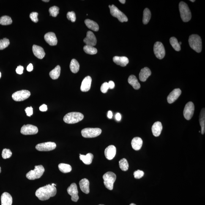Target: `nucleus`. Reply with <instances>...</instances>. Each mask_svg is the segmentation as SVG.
I'll use <instances>...</instances> for the list:
<instances>
[{"label":"nucleus","mask_w":205,"mask_h":205,"mask_svg":"<svg viewBox=\"0 0 205 205\" xmlns=\"http://www.w3.org/2000/svg\"><path fill=\"white\" fill-rule=\"evenodd\" d=\"M12 152L10 149H4L3 150L2 156L3 158L6 159L9 158L12 155Z\"/></svg>","instance_id":"41"},{"label":"nucleus","mask_w":205,"mask_h":205,"mask_svg":"<svg viewBox=\"0 0 205 205\" xmlns=\"http://www.w3.org/2000/svg\"><path fill=\"white\" fill-rule=\"evenodd\" d=\"M113 61L115 64L123 67H125L129 63L128 58L125 56H114Z\"/></svg>","instance_id":"21"},{"label":"nucleus","mask_w":205,"mask_h":205,"mask_svg":"<svg viewBox=\"0 0 205 205\" xmlns=\"http://www.w3.org/2000/svg\"><path fill=\"white\" fill-rule=\"evenodd\" d=\"M181 93L182 92L180 89L173 90L167 97V101L168 103L171 104L176 101L180 96Z\"/></svg>","instance_id":"17"},{"label":"nucleus","mask_w":205,"mask_h":205,"mask_svg":"<svg viewBox=\"0 0 205 205\" xmlns=\"http://www.w3.org/2000/svg\"><path fill=\"white\" fill-rule=\"evenodd\" d=\"M128 82L129 84L131 85L135 90L139 89L141 88V85L135 75H131L129 77Z\"/></svg>","instance_id":"27"},{"label":"nucleus","mask_w":205,"mask_h":205,"mask_svg":"<svg viewBox=\"0 0 205 205\" xmlns=\"http://www.w3.org/2000/svg\"><path fill=\"white\" fill-rule=\"evenodd\" d=\"M188 42L191 48L197 53H199L202 49L201 38L196 34H193L189 37Z\"/></svg>","instance_id":"2"},{"label":"nucleus","mask_w":205,"mask_h":205,"mask_svg":"<svg viewBox=\"0 0 205 205\" xmlns=\"http://www.w3.org/2000/svg\"><path fill=\"white\" fill-rule=\"evenodd\" d=\"M32 51L35 56L39 59H42L45 56V53L43 49L39 46L33 45Z\"/></svg>","instance_id":"20"},{"label":"nucleus","mask_w":205,"mask_h":205,"mask_svg":"<svg viewBox=\"0 0 205 205\" xmlns=\"http://www.w3.org/2000/svg\"><path fill=\"white\" fill-rule=\"evenodd\" d=\"M45 171V169L42 165L35 166L34 170H31L26 174V177L30 180L39 179L43 174Z\"/></svg>","instance_id":"5"},{"label":"nucleus","mask_w":205,"mask_h":205,"mask_svg":"<svg viewBox=\"0 0 205 205\" xmlns=\"http://www.w3.org/2000/svg\"><path fill=\"white\" fill-rule=\"evenodd\" d=\"M102 131L99 128H86L81 131L82 136L85 138H92L99 136L101 134Z\"/></svg>","instance_id":"7"},{"label":"nucleus","mask_w":205,"mask_h":205,"mask_svg":"<svg viewBox=\"0 0 205 205\" xmlns=\"http://www.w3.org/2000/svg\"><path fill=\"white\" fill-rule=\"evenodd\" d=\"M10 41L7 38H4L0 40V50H3L7 48L10 45Z\"/></svg>","instance_id":"39"},{"label":"nucleus","mask_w":205,"mask_h":205,"mask_svg":"<svg viewBox=\"0 0 205 205\" xmlns=\"http://www.w3.org/2000/svg\"><path fill=\"white\" fill-rule=\"evenodd\" d=\"M119 1L122 4H124L125 3V0H119Z\"/></svg>","instance_id":"53"},{"label":"nucleus","mask_w":205,"mask_h":205,"mask_svg":"<svg viewBox=\"0 0 205 205\" xmlns=\"http://www.w3.org/2000/svg\"><path fill=\"white\" fill-rule=\"evenodd\" d=\"M170 43L173 48L176 51H179L181 50V46L178 42L177 39L174 37H172L170 39Z\"/></svg>","instance_id":"36"},{"label":"nucleus","mask_w":205,"mask_h":205,"mask_svg":"<svg viewBox=\"0 0 205 205\" xmlns=\"http://www.w3.org/2000/svg\"><path fill=\"white\" fill-rule=\"evenodd\" d=\"M151 13L149 9L146 8L143 12V22L144 24H147L151 20Z\"/></svg>","instance_id":"33"},{"label":"nucleus","mask_w":205,"mask_h":205,"mask_svg":"<svg viewBox=\"0 0 205 205\" xmlns=\"http://www.w3.org/2000/svg\"><path fill=\"white\" fill-rule=\"evenodd\" d=\"M33 70V66L32 64H30L29 65H28L27 68V70L28 72H31Z\"/></svg>","instance_id":"50"},{"label":"nucleus","mask_w":205,"mask_h":205,"mask_svg":"<svg viewBox=\"0 0 205 205\" xmlns=\"http://www.w3.org/2000/svg\"><path fill=\"white\" fill-rule=\"evenodd\" d=\"M84 23L87 27L89 29L95 32L99 30V25L95 22L89 19H86L85 20Z\"/></svg>","instance_id":"30"},{"label":"nucleus","mask_w":205,"mask_h":205,"mask_svg":"<svg viewBox=\"0 0 205 205\" xmlns=\"http://www.w3.org/2000/svg\"><path fill=\"white\" fill-rule=\"evenodd\" d=\"M12 18L7 16H4L0 18V24L2 25H8L12 24Z\"/></svg>","instance_id":"38"},{"label":"nucleus","mask_w":205,"mask_h":205,"mask_svg":"<svg viewBox=\"0 0 205 205\" xmlns=\"http://www.w3.org/2000/svg\"><path fill=\"white\" fill-rule=\"evenodd\" d=\"M116 153V147L110 145L106 148L105 151L106 158L108 160H111L115 157Z\"/></svg>","instance_id":"18"},{"label":"nucleus","mask_w":205,"mask_h":205,"mask_svg":"<svg viewBox=\"0 0 205 205\" xmlns=\"http://www.w3.org/2000/svg\"><path fill=\"white\" fill-rule=\"evenodd\" d=\"M67 191L69 194L72 196V201L76 202L79 199L78 195V187L76 184L75 183L71 184L70 187L68 188Z\"/></svg>","instance_id":"14"},{"label":"nucleus","mask_w":205,"mask_h":205,"mask_svg":"<svg viewBox=\"0 0 205 205\" xmlns=\"http://www.w3.org/2000/svg\"><path fill=\"white\" fill-rule=\"evenodd\" d=\"M31 92L29 91L23 90L14 93L12 97L14 100L16 102H21L26 100L31 95Z\"/></svg>","instance_id":"9"},{"label":"nucleus","mask_w":205,"mask_h":205,"mask_svg":"<svg viewBox=\"0 0 205 205\" xmlns=\"http://www.w3.org/2000/svg\"><path fill=\"white\" fill-rule=\"evenodd\" d=\"M79 184L80 189L84 193L88 194L90 192L89 182L87 179H82L80 181Z\"/></svg>","instance_id":"25"},{"label":"nucleus","mask_w":205,"mask_h":205,"mask_svg":"<svg viewBox=\"0 0 205 205\" xmlns=\"http://www.w3.org/2000/svg\"><path fill=\"white\" fill-rule=\"evenodd\" d=\"M84 115L79 112H71L67 114L64 117V121L68 124H74L80 122L84 119Z\"/></svg>","instance_id":"4"},{"label":"nucleus","mask_w":205,"mask_h":205,"mask_svg":"<svg viewBox=\"0 0 205 205\" xmlns=\"http://www.w3.org/2000/svg\"><path fill=\"white\" fill-rule=\"evenodd\" d=\"M43 1L45 2H49L50 1L49 0H48V1H45V0H43V1Z\"/></svg>","instance_id":"54"},{"label":"nucleus","mask_w":205,"mask_h":205,"mask_svg":"<svg viewBox=\"0 0 205 205\" xmlns=\"http://www.w3.org/2000/svg\"><path fill=\"white\" fill-rule=\"evenodd\" d=\"M56 193V187L49 184L37 189L35 192V196L41 201H45L49 199L51 197L55 196Z\"/></svg>","instance_id":"1"},{"label":"nucleus","mask_w":205,"mask_h":205,"mask_svg":"<svg viewBox=\"0 0 205 205\" xmlns=\"http://www.w3.org/2000/svg\"><path fill=\"white\" fill-rule=\"evenodd\" d=\"M84 51L88 54L94 55L97 53V49L92 46L86 45L83 48Z\"/></svg>","instance_id":"35"},{"label":"nucleus","mask_w":205,"mask_h":205,"mask_svg":"<svg viewBox=\"0 0 205 205\" xmlns=\"http://www.w3.org/2000/svg\"><path fill=\"white\" fill-rule=\"evenodd\" d=\"M103 205V204H100V205Z\"/></svg>","instance_id":"60"},{"label":"nucleus","mask_w":205,"mask_h":205,"mask_svg":"<svg viewBox=\"0 0 205 205\" xmlns=\"http://www.w3.org/2000/svg\"><path fill=\"white\" fill-rule=\"evenodd\" d=\"M130 205H136L134 204V203H132V204H131Z\"/></svg>","instance_id":"56"},{"label":"nucleus","mask_w":205,"mask_h":205,"mask_svg":"<svg viewBox=\"0 0 205 205\" xmlns=\"http://www.w3.org/2000/svg\"><path fill=\"white\" fill-rule=\"evenodd\" d=\"M67 18L69 20H70L72 22H75L76 20V17L75 13L74 12H68L67 14Z\"/></svg>","instance_id":"43"},{"label":"nucleus","mask_w":205,"mask_h":205,"mask_svg":"<svg viewBox=\"0 0 205 205\" xmlns=\"http://www.w3.org/2000/svg\"><path fill=\"white\" fill-rule=\"evenodd\" d=\"M154 51L156 57L159 59H163L165 55V50L161 42H156L154 44Z\"/></svg>","instance_id":"10"},{"label":"nucleus","mask_w":205,"mask_h":205,"mask_svg":"<svg viewBox=\"0 0 205 205\" xmlns=\"http://www.w3.org/2000/svg\"><path fill=\"white\" fill-rule=\"evenodd\" d=\"M163 129L161 122L158 121L154 123L152 127V131L154 136L155 137L159 136Z\"/></svg>","instance_id":"22"},{"label":"nucleus","mask_w":205,"mask_h":205,"mask_svg":"<svg viewBox=\"0 0 205 205\" xmlns=\"http://www.w3.org/2000/svg\"><path fill=\"white\" fill-rule=\"evenodd\" d=\"M56 147V144L51 142L39 144L36 145V149L40 151H50L54 150Z\"/></svg>","instance_id":"13"},{"label":"nucleus","mask_w":205,"mask_h":205,"mask_svg":"<svg viewBox=\"0 0 205 205\" xmlns=\"http://www.w3.org/2000/svg\"><path fill=\"white\" fill-rule=\"evenodd\" d=\"M24 70V67L23 66L19 65L17 67L16 69V72L17 74L19 75H21L23 73Z\"/></svg>","instance_id":"47"},{"label":"nucleus","mask_w":205,"mask_h":205,"mask_svg":"<svg viewBox=\"0 0 205 205\" xmlns=\"http://www.w3.org/2000/svg\"><path fill=\"white\" fill-rule=\"evenodd\" d=\"M60 171L61 172L64 173H67L70 172L72 171V166L69 164L65 163H60L58 165Z\"/></svg>","instance_id":"34"},{"label":"nucleus","mask_w":205,"mask_h":205,"mask_svg":"<svg viewBox=\"0 0 205 205\" xmlns=\"http://www.w3.org/2000/svg\"><path fill=\"white\" fill-rule=\"evenodd\" d=\"M44 39L50 45L55 46L57 44V39L54 33L50 32L47 33L44 36Z\"/></svg>","instance_id":"16"},{"label":"nucleus","mask_w":205,"mask_h":205,"mask_svg":"<svg viewBox=\"0 0 205 205\" xmlns=\"http://www.w3.org/2000/svg\"><path fill=\"white\" fill-rule=\"evenodd\" d=\"M25 112L27 114V116L31 117L33 114V108L31 106L27 107L25 110Z\"/></svg>","instance_id":"46"},{"label":"nucleus","mask_w":205,"mask_h":205,"mask_svg":"<svg viewBox=\"0 0 205 205\" xmlns=\"http://www.w3.org/2000/svg\"><path fill=\"white\" fill-rule=\"evenodd\" d=\"M39 110L40 111L42 112H45L47 111L48 108H47V105L43 104V105L41 106L39 108Z\"/></svg>","instance_id":"48"},{"label":"nucleus","mask_w":205,"mask_h":205,"mask_svg":"<svg viewBox=\"0 0 205 205\" xmlns=\"http://www.w3.org/2000/svg\"><path fill=\"white\" fill-rule=\"evenodd\" d=\"M92 78L90 76H87L84 78L82 82L81 90L83 92H86L91 89Z\"/></svg>","instance_id":"19"},{"label":"nucleus","mask_w":205,"mask_h":205,"mask_svg":"<svg viewBox=\"0 0 205 205\" xmlns=\"http://www.w3.org/2000/svg\"><path fill=\"white\" fill-rule=\"evenodd\" d=\"M70 69L72 73H76L80 69V64L78 61L75 59H73L70 64Z\"/></svg>","instance_id":"32"},{"label":"nucleus","mask_w":205,"mask_h":205,"mask_svg":"<svg viewBox=\"0 0 205 205\" xmlns=\"http://www.w3.org/2000/svg\"><path fill=\"white\" fill-rule=\"evenodd\" d=\"M38 132V129L36 126L30 124L24 125L20 130V133L25 135H35Z\"/></svg>","instance_id":"12"},{"label":"nucleus","mask_w":205,"mask_h":205,"mask_svg":"<svg viewBox=\"0 0 205 205\" xmlns=\"http://www.w3.org/2000/svg\"><path fill=\"white\" fill-rule=\"evenodd\" d=\"M109 85V87L110 89H113L115 87V84L114 82L113 81H110L108 83Z\"/></svg>","instance_id":"49"},{"label":"nucleus","mask_w":205,"mask_h":205,"mask_svg":"<svg viewBox=\"0 0 205 205\" xmlns=\"http://www.w3.org/2000/svg\"><path fill=\"white\" fill-rule=\"evenodd\" d=\"M13 199L12 196L8 193L4 192L1 196V205H12Z\"/></svg>","instance_id":"24"},{"label":"nucleus","mask_w":205,"mask_h":205,"mask_svg":"<svg viewBox=\"0 0 205 205\" xmlns=\"http://www.w3.org/2000/svg\"><path fill=\"white\" fill-rule=\"evenodd\" d=\"M199 121L201 128V133L204 135L205 132V108L202 109L199 115Z\"/></svg>","instance_id":"28"},{"label":"nucleus","mask_w":205,"mask_h":205,"mask_svg":"<svg viewBox=\"0 0 205 205\" xmlns=\"http://www.w3.org/2000/svg\"><path fill=\"white\" fill-rule=\"evenodd\" d=\"M84 42L86 45L94 47L97 44V39L92 32L88 31L87 33L86 37L84 39Z\"/></svg>","instance_id":"15"},{"label":"nucleus","mask_w":205,"mask_h":205,"mask_svg":"<svg viewBox=\"0 0 205 205\" xmlns=\"http://www.w3.org/2000/svg\"><path fill=\"white\" fill-rule=\"evenodd\" d=\"M120 168L123 171H126L129 169V165L127 159L124 158L121 159L119 162Z\"/></svg>","instance_id":"37"},{"label":"nucleus","mask_w":205,"mask_h":205,"mask_svg":"<svg viewBox=\"0 0 205 205\" xmlns=\"http://www.w3.org/2000/svg\"><path fill=\"white\" fill-rule=\"evenodd\" d=\"M110 9L111 15L117 18L122 23L128 21V19L127 16L114 5H112Z\"/></svg>","instance_id":"8"},{"label":"nucleus","mask_w":205,"mask_h":205,"mask_svg":"<svg viewBox=\"0 0 205 205\" xmlns=\"http://www.w3.org/2000/svg\"><path fill=\"white\" fill-rule=\"evenodd\" d=\"M143 141L140 137H135L132 140L131 144L132 148L135 151H139L142 146Z\"/></svg>","instance_id":"26"},{"label":"nucleus","mask_w":205,"mask_h":205,"mask_svg":"<svg viewBox=\"0 0 205 205\" xmlns=\"http://www.w3.org/2000/svg\"><path fill=\"white\" fill-rule=\"evenodd\" d=\"M38 15V13L35 12H32L30 15V18L32 21L36 23L39 21L38 18H37Z\"/></svg>","instance_id":"44"},{"label":"nucleus","mask_w":205,"mask_h":205,"mask_svg":"<svg viewBox=\"0 0 205 205\" xmlns=\"http://www.w3.org/2000/svg\"><path fill=\"white\" fill-rule=\"evenodd\" d=\"M113 116V113L112 112V111H108V117L109 119H111L112 118Z\"/></svg>","instance_id":"52"},{"label":"nucleus","mask_w":205,"mask_h":205,"mask_svg":"<svg viewBox=\"0 0 205 205\" xmlns=\"http://www.w3.org/2000/svg\"><path fill=\"white\" fill-rule=\"evenodd\" d=\"M115 118H116L117 121H121V116L120 114L119 113H117L116 116H115Z\"/></svg>","instance_id":"51"},{"label":"nucleus","mask_w":205,"mask_h":205,"mask_svg":"<svg viewBox=\"0 0 205 205\" xmlns=\"http://www.w3.org/2000/svg\"><path fill=\"white\" fill-rule=\"evenodd\" d=\"M144 174V172L140 170H138L137 171L134 172L133 173L134 177L136 179H141L143 177Z\"/></svg>","instance_id":"42"},{"label":"nucleus","mask_w":205,"mask_h":205,"mask_svg":"<svg viewBox=\"0 0 205 205\" xmlns=\"http://www.w3.org/2000/svg\"><path fill=\"white\" fill-rule=\"evenodd\" d=\"M80 160L86 165H90L92 163L94 155L91 153H88L86 155H83L80 154Z\"/></svg>","instance_id":"29"},{"label":"nucleus","mask_w":205,"mask_h":205,"mask_svg":"<svg viewBox=\"0 0 205 205\" xmlns=\"http://www.w3.org/2000/svg\"><path fill=\"white\" fill-rule=\"evenodd\" d=\"M108 89H109V87L108 84L107 82H105L102 84L101 87V91L103 93H106Z\"/></svg>","instance_id":"45"},{"label":"nucleus","mask_w":205,"mask_h":205,"mask_svg":"<svg viewBox=\"0 0 205 205\" xmlns=\"http://www.w3.org/2000/svg\"><path fill=\"white\" fill-rule=\"evenodd\" d=\"M1 167H0V173H1Z\"/></svg>","instance_id":"59"},{"label":"nucleus","mask_w":205,"mask_h":205,"mask_svg":"<svg viewBox=\"0 0 205 205\" xmlns=\"http://www.w3.org/2000/svg\"><path fill=\"white\" fill-rule=\"evenodd\" d=\"M179 43L180 45H181V44H182V42H180Z\"/></svg>","instance_id":"57"},{"label":"nucleus","mask_w":205,"mask_h":205,"mask_svg":"<svg viewBox=\"0 0 205 205\" xmlns=\"http://www.w3.org/2000/svg\"><path fill=\"white\" fill-rule=\"evenodd\" d=\"M151 75V72L148 67H144L141 69L139 74V78L140 81L142 82L146 81L149 76Z\"/></svg>","instance_id":"23"},{"label":"nucleus","mask_w":205,"mask_h":205,"mask_svg":"<svg viewBox=\"0 0 205 205\" xmlns=\"http://www.w3.org/2000/svg\"><path fill=\"white\" fill-rule=\"evenodd\" d=\"M179 9L183 21L184 22L190 21L192 18V13L187 4L184 2H181L179 4Z\"/></svg>","instance_id":"3"},{"label":"nucleus","mask_w":205,"mask_h":205,"mask_svg":"<svg viewBox=\"0 0 205 205\" xmlns=\"http://www.w3.org/2000/svg\"><path fill=\"white\" fill-rule=\"evenodd\" d=\"M195 106L193 102H187L184 107V116L187 120H190L192 119L194 113Z\"/></svg>","instance_id":"11"},{"label":"nucleus","mask_w":205,"mask_h":205,"mask_svg":"<svg viewBox=\"0 0 205 205\" xmlns=\"http://www.w3.org/2000/svg\"><path fill=\"white\" fill-rule=\"evenodd\" d=\"M190 1L192 2H195V0H190Z\"/></svg>","instance_id":"55"},{"label":"nucleus","mask_w":205,"mask_h":205,"mask_svg":"<svg viewBox=\"0 0 205 205\" xmlns=\"http://www.w3.org/2000/svg\"><path fill=\"white\" fill-rule=\"evenodd\" d=\"M104 180V184L105 187L108 190H113L114 184L116 179V174L112 172H108L104 174L102 177Z\"/></svg>","instance_id":"6"},{"label":"nucleus","mask_w":205,"mask_h":205,"mask_svg":"<svg viewBox=\"0 0 205 205\" xmlns=\"http://www.w3.org/2000/svg\"><path fill=\"white\" fill-rule=\"evenodd\" d=\"M1 72H0V78H1Z\"/></svg>","instance_id":"58"},{"label":"nucleus","mask_w":205,"mask_h":205,"mask_svg":"<svg viewBox=\"0 0 205 205\" xmlns=\"http://www.w3.org/2000/svg\"><path fill=\"white\" fill-rule=\"evenodd\" d=\"M59 8L55 6L50 8L49 10L50 15L54 17L57 16L58 14L59 13Z\"/></svg>","instance_id":"40"},{"label":"nucleus","mask_w":205,"mask_h":205,"mask_svg":"<svg viewBox=\"0 0 205 205\" xmlns=\"http://www.w3.org/2000/svg\"><path fill=\"white\" fill-rule=\"evenodd\" d=\"M61 68L59 65L57 66L50 73V77L53 80L58 79L60 75Z\"/></svg>","instance_id":"31"}]
</instances>
